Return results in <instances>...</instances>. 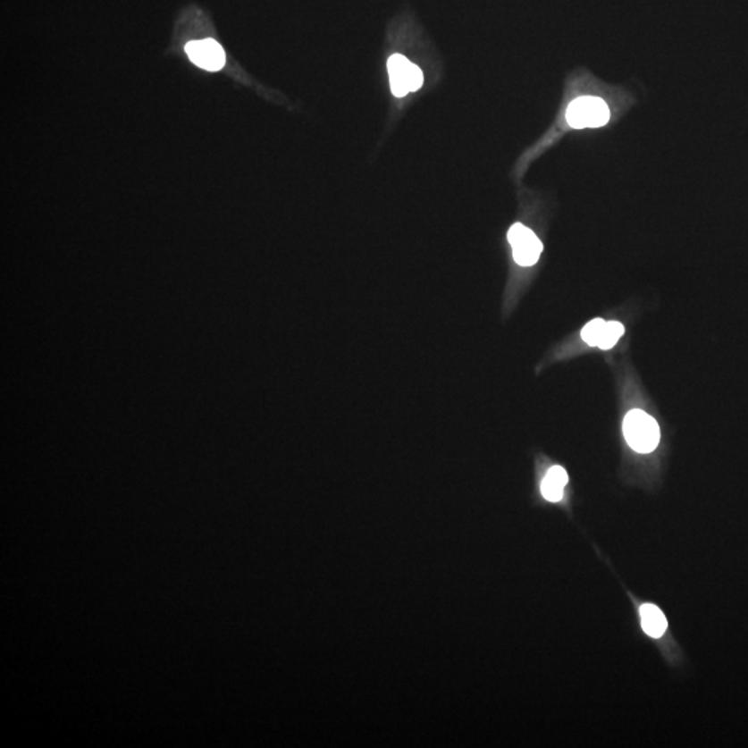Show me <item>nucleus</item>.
Masks as SVG:
<instances>
[{"label":"nucleus","instance_id":"nucleus-1","mask_svg":"<svg viewBox=\"0 0 748 748\" xmlns=\"http://www.w3.org/2000/svg\"><path fill=\"white\" fill-rule=\"evenodd\" d=\"M622 430L626 443L635 452L650 453L659 447L661 437L659 423L642 409L631 410L626 416Z\"/></svg>","mask_w":748,"mask_h":748},{"label":"nucleus","instance_id":"nucleus-2","mask_svg":"<svg viewBox=\"0 0 748 748\" xmlns=\"http://www.w3.org/2000/svg\"><path fill=\"white\" fill-rule=\"evenodd\" d=\"M611 118L609 105L598 96H579L568 105L566 121L573 130H596Z\"/></svg>","mask_w":748,"mask_h":748},{"label":"nucleus","instance_id":"nucleus-3","mask_svg":"<svg viewBox=\"0 0 748 748\" xmlns=\"http://www.w3.org/2000/svg\"><path fill=\"white\" fill-rule=\"evenodd\" d=\"M508 240L513 249V258L518 265L533 266L541 258L543 251L542 241L520 222L508 229Z\"/></svg>","mask_w":748,"mask_h":748},{"label":"nucleus","instance_id":"nucleus-4","mask_svg":"<svg viewBox=\"0 0 748 748\" xmlns=\"http://www.w3.org/2000/svg\"><path fill=\"white\" fill-rule=\"evenodd\" d=\"M388 74L391 90L397 97H404L409 92L419 90L423 85V72L402 55H394L388 60Z\"/></svg>","mask_w":748,"mask_h":748},{"label":"nucleus","instance_id":"nucleus-5","mask_svg":"<svg viewBox=\"0 0 748 748\" xmlns=\"http://www.w3.org/2000/svg\"><path fill=\"white\" fill-rule=\"evenodd\" d=\"M189 59L208 71H218L225 65V52L214 39L191 40L186 45Z\"/></svg>","mask_w":748,"mask_h":748},{"label":"nucleus","instance_id":"nucleus-6","mask_svg":"<svg viewBox=\"0 0 748 748\" xmlns=\"http://www.w3.org/2000/svg\"><path fill=\"white\" fill-rule=\"evenodd\" d=\"M568 483V475L561 466H553L541 483V492L549 502H560L564 488Z\"/></svg>","mask_w":748,"mask_h":748},{"label":"nucleus","instance_id":"nucleus-7","mask_svg":"<svg viewBox=\"0 0 748 748\" xmlns=\"http://www.w3.org/2000/svg\"><path fill=\"white\" fill-rule=\"evenodd\" d=\"M639 613H641L642 628L649 636L659 639L668 628V621L665 618L664 613L654 604H643Z\"/></svg>","mask_w":748,"mask_h":748},{"label":"nucleus","instance_id":"nucleus-8","mask_svg":"<svg viewBox=\"0 0 748 748\" xmlns=\"http://www.w3.org/2000/svg\"><path fill=\"white\" fill-rule=\"evenodd\" d=\"M624 332H626V329H624V326L619 322H606L603 334H601V341H599V349H604V351L613 349L614 345L618 342V340L624 336Z\"/></svg>","mask_w":748,"mask_h":748},{"label":"nucleus","instance_id":"nucleus-9","mask_svg":"<svg viewBox=\"0 0 748 748\" xmlns=\"http://www.w3.org/2000/svg\"><path fill=\"white\" fill-rule=\"evenodd\" d=\"M604 326H606V321H603L601 317H596L582 329V340L591 347H598L601 334H603Z\"/></svg>","mask_w":748,"mask_h":748}]
</instances>
